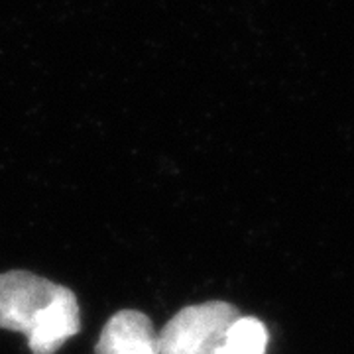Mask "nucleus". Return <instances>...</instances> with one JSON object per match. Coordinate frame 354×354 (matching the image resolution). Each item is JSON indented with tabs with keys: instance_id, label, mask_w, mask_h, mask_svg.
I'll return each instance as SVG.
<instances>
[{
	"instance_id": "obj_1",
	"label": "nucleus",
	"mask_w": 354,
	"mask_h": 354,
	"mask_svg": "<svg viewBox=\"0 0 354 354\" xmlns=\"http://www.w3.org/2000/svg\"><path fill=\"white\" fill-rule=\"evenodd\" d=\"M0 329L24 333L32 354H55L81 329L75 293L24 270L0 274Z\"/></svg>"
},
{
	"instance_id": "obj_2",
	"label": "nucleus",
	"mask_w": 354,
	"mask_h": 354,
	"mask_svg": "<svg viewBox=\"0 0 354 354\" xmlns=\"http://www.w3.org/2000/svg\"><path fill=\"white\" fill-rule=\"evenodd\" d=\"M239 317V309L227 301L189 305L171 317L158 335V353L215 354Z\"/></svg>"
},
{
	"instance_id": "obj_3",
	"label": "nucleus",
	"mask_w": 354,
	"mask_h": 354,
	"mask_svg": "<svg viewBox=\"0 0 354 354\" xmlns=\"http://www.w3.org/2000/svg\"><path fill=\"white\" fill-rule=\"evenodd\" d=\"M95 354H160L152 321L134 309L114 313L102 327Z\"/></svg>"
},
{
	"instance_id": "obj_4",
	"label": "nucleus",
	"mask_w": 354,
	"mask_h": 354,
	"mask_svg": "<svg viewBox=\"0 0 354 354\" xmlns=\"http://www.w3.org/2000/svg\"><path fill=\"white\" fill-rule=\"evenodd\" d=\"M268 329L256 317L241 315L228 329L223 344L215 354H264Z\"/></svg>"
}]
</instances>
